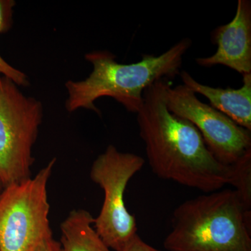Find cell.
I'll use <instances>...</instances> for the list:
<instances>
[{
	"mask_svg": "<svg viewBox=\"0 0 251 251\" xmlns=\"http://www.w3.org/2000/svg\"><path fill=\"white\" fill-rule=\"evenodd\" d=\"M171 83L162 79L146 89L143 105L136 113L151 171L161 179L204 193L232 186V165L220 163L196 127L168 110L166 90Z\"/></svg>",
	"mask_w": 251,
	"mask_h": 251,
	"instance_id": "cell-1",
	"label": "cell"
},
{
	"mask_svg": "<svg viewBox=\"0 0 251 251\" xmlns=\"http://www.w3.org/2000/svg\"><path fill=\"white\" fill-rule=\"evenodd\" d=\"M216 52L196 59L203 67L225 66L242 74H251V1L239 0L233 19L211 33Z\"/></svg>",
	"mask_w": 251,
	"mask_h": 251,
	"instance_id": "cell-8",
	"label": "cell"
},
{
	"mask_svg": "<svg viewBox=\"0 0 251 251\" xmlns=\"http://www.w3.org/2000/svg\"><path fill=\"white\" fill-rule=\"evenodd\" d=\"M234 171L232 186L245 205L251 209V150L232 164Z\"/></svg>",
	"mask_w": 251,
	"mask_h": 251,
	"instance_id": "cell-12",
	"label": "cell"
},
{
	"mask_svg": "<svg viewBox=\"0 0 251 251\" xmlns=\"http://www.w3.org/2000/svg\"><path fill=\"white\" fill-rule=\"evenodd\" d=\"M167 107L176 116L192 123L216 159L226 166L251 150V131L215 108L203 103L184 85L167 87Z\"/></svg>",
	"mask_w": 251,
	"mask_h": 251,
	"instance_id": "cell-7",
	"label": "cell"
},
{
	"mask_svg": "<svg viewBox=\"0 0 251 251\" xmlns=\"http://www.w3.org/2000/svg\"><path fill=\"white\" fill-rule=\"evenodd\" d=\"M43 117L41 100L0 75V181L4 187L31 177L32 150Z\"/></svg>",
	"mask_w": 251,
	"mask_h": 251,
	"instance_id": "cell-5",
	"label": "cell"
},
{
	"mask_svg": "<svg viewBox=\"0 0 251 251\" xmlns=\"http://www.w3.org/2000/svg\"><path fill=\"white\" fill-rule=\"evenodd\" d=\"M192 41L181 39L158 56L143 54L141 60L132 64H121L108 50H94L85 54L92 65V72L82 80H68L65 83L67 112L91 110L100 115L95 105L98 99L110 97L127 110L137 113L143 103L146 89L162 79L179 75L183 59Z\"/></svg>",
	"mask_w": 251,
	"mask_h": 251,
	"instance_id": "cell-2",
	"label": "cell"
},
{
	"mask_svg": "<svg viewBox=\"0 0 251 251\" xmlns=\"http://www.w3.org/2000/svg\"><path fill=\"white\" fill-rule=\"evenodd\" d=\"M166 251H251V209L234 189L204 193L179 204Z\"/></svg>",
	"mask_w": 251,
	"mask_h": 251,
	"instance_id": "cell-3",
	"label": "cell"
},
{
	"mask_svg": "<svg viewBox=\"0 0 251 251\" xmlns=\"http://www.w3.org/2000/svg\"><path fill=\"white\" fill-rule=\"evenodd\" d=\"M179 76L183 85L195 94L205 97L211 107L251 131V74L242 75L243 84L239 89H223L204 85L186 71H181Z\"/></svg>",
	"mask_w": 251,
	"mask_h": 251,
	"instance_id": "cell-9",
	"label": "cell"
},
{
	"mask_svg": "<svg viewBox=\"0 0 251 251\" xmlns=\"http://www.w3.org/2000/svg\"><path fill=\"white\" fill-rule=\"evenodd\" d=\"M144 158L110 145L93 162L90 178L103 191V204L94 227L110 249L118 251L138 234L136 219L126 206L127 185L143 168Z\"/></svg>",
	"mask_w": 251,
	"mask_h": 251,
	"instance_id": "cell-6",
	"label": "cell"
},
{
	"mask_svg": "<svg viewBox=\"0 0 251 251\" xmlns=\"http://www.w3.org/2000/svg\"><path fill=\"white\" fill-rule=\"evenodd\" d=\"M36 251H61L60 244L51 237L43 243Z\"/></svg>",
	"mask_w": 251,
	"mask_h": 251,
	"instance_id": "cell-14",
	"label": "cell"
},
{
	"mask_svg": "<svg viewBox=\"0 0 251 251\" xmlns=\"http://www.w3.org/2000/svg\"><path fill=\"white\" fill-rule=\"evenodd\" d=\"M4 186H3V184H1V181H0V194H1V191H3V189H4Z\"/></svg>",
	"mask_w": 251,
	"mask_h": 251,
	"instance_id": "cell-15",
	"label": "cell"
},
{
	"mask_svg": "<svg viewBox=\"0 0 251 251\" xmlns=\"http://www.w3.org/2000/svg\"><path fill=\"white\" fill-rule=\"evenodd\" d=\"M14 0H0V34L7 32L14 23ZM0 75L7 77L20 87H27L29 80L24 72L9 64L0 54Z\"/></svg>",
	"mask_w": 251,
	"mask_h": 251,
	"instance_id": "cell-11",
	"label": "cell"
},
{
	"mask_svg": "<svg viewBox=\"0 0 251 251\" xmlns=\"http://www.w3.org/2000/svg\"><path fill=\"white\" fill-rule=\"evenodd\" d=\"M94 218L85 209H74L60 225L61 251H111L94 227Z\"/></svg>",
	"mask_w": 251,
	"mask_h": 251,
	"instance_id": "cell-10",
	"label": "cell"
},
{
	"mask_svg": "<svg viewBox=\"0 0 251 251\" xmlns=\"http://www.w3.org/2000/svg\"><path fill=\"white\" fill-rule=\"evenodd\" d=\"M56 158L0 194V251H36L52 237L48 184Z\"/></svg>",
	"mask_w": 251,
	"mask_h": 251,
	"instance_id": "cell-4",
	"label": "cell"
},
{
	"mask_svg": "<svg viewBox=\"0 0 251 251\" xmlns=\"http://www.w3.org/2000/svg\"><path fill=\"white\" fill-rule=\"evenodd\" d=\"M118 251H162L145 242L138 234L130 239Z\"/></svg>",
	"mask_w": 251,
	"mask_h": 251,
	"instance_id": "cell-13",
	"label": "cell"
}]
</instances>
